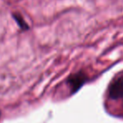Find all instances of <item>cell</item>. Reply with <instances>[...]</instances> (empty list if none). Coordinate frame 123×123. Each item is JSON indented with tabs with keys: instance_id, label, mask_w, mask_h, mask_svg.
<instances>
[{
	"instance_id": "1",
	"label": "cell",
	"mask_w": 123,
	"mask_h": 123,
	"mask_svg": "<svg viewBox=\"0 0 123 123\" xmlns=\"http://www.w3.org/2000/svg\"><path fill=\"white\" fill-rule=\"evenodd\" d=\"M88 80V77L83 71H79L70 75L67 79V84L70 89V93H76Z\"/></svg>"
},
{
	"instance_id": "2",
	"label": "cell",
	"mask_w": 123,
	"mask_h": 123,
	"mask_svg": "<svg viewBox=\"0 0 123 123\" xmlns=\"http://www.w3.org/2000/svg\"><path fill=\"white\" fill-rule=\"evenodd\" d=\"M109 97L112 100L123 98V75L115 79L109 86Z\"/></svg>"
},
{
	"instance_id": "3",
	"label": "cell",
	"mask_w": 123,
	"mask_h": 123,
	"mask_svg": "<svg viewBox=\"0 0 123 123\" xmlns=\"http://www.w3.org/2000/svg\"><path fill=\"white\" fill-rule=\"evenodd\" d=\"M13 18L15 19V21H16V23L18 24V26L20 27V29H24V30H27V29H29V25H27V23L24 20V18L21 17V15L19 14V13H13Z\"/></svg>"
},
{
	"instance_id": "4",
	"label": "cell",
	"mask_w": 123,
	"mask_h": 123,
	"mask_svg": "<svg viewBox=\"0 0 123 123\" xmlns=\"http://www.w3.org/2000/svg\"><path fill=\"white\" fill-rule=\"evenodd\" d=\"M0 116H1V112H0Z\"/></svg>"
}]
</instances>
